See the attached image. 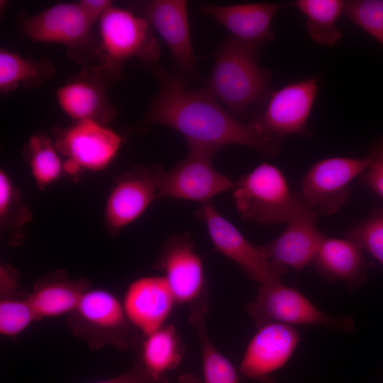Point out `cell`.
<instances>
[{
	"label": "cell",
	"mask_w": 383,
	"mask_h": 383,
	"mask_svg": "<svg viewBox=\"0 0 383 383\" xmlns=\"http://www.w3.org/2000/svg\"><path fill=\"white\" fill-rule=\"evenodd\" d=\"M122 304L129 323L146 336L165 326L177 302L163 276H146L129 284Z\"/></svg>",
	"instance_id": "obj_19"
},
{
	"label": "cell",
	"mask_w": 383,
	"mask_h": 383,
	"mask_svg": "<svg viewBox=\"0 0 383 383\" xmlns=\"http://www.w3.org/2000/svg\"><path fill=\"white\" fill-rule=\"evenodd\" d=\"M78 4L94 23L113 6L110 0H82Z\"/></svg>",
	"instance_id": "obj_34"
},
{
	"label": "cell",
	"mask_w": 383,
	"mask_h": 383,
	"mask_svg": "<svg viewBox=\"0 0 383 383\" xmlns=\"http://www.w3.org/2000/svg\"><path fill=\"white\" fill-rule=\"evenodd\" d=\"M31 220L30 209L9 174L0 172V226L8 242L18 245L24 238V227Z\"/></svg>",
	"instance_id": "obj_27"
},
{
	"label": "cell",
	"mask_w": 383,
	"mask_h": 383,
	"mask_svg": "<svg viewBox=\"0 0 383 383\" xmlns=\"http://www.w3.org/2000/svg\"><path fill=\"white\" fill-rule=\"evenodd\" d=\"M213 156L189 150L173 168L163 172L160 198L184 199L201 204L232 190L235 183L212 165Z\"/></svg>",
	"instance_id": "obj_11"
},
{
	"label": "cell",
	"mask_w": 383,
	"mask_h": 383,
	"mask_svg": "<svg viewBox=\"0 0 383 383\" xmlns=\"http://www.w3.org/2000/svg\"><path fill=\"white\" fill-rule=\"evenodd\" d=\"M74 313L78 322L76 330L86 338L96 339V342L100 337L104 343L111 340L122 348L132 343L131 324L123 304L112 293L101 289H88Z\"/></svg>",
	"instance_id": "obj_16"
},
{
	"label": "cell",
	"mask_w": 383,
	"mask_h": 383,
	"mask_svg": "<svg viewBox=\"0 0 383 383\" xmlns=\"http://www.w3.org/2000/svg\"><path fill=\"white\" fill-rule=\"evenodd\" d=\"M232 190L240 217L261 224L287 223L304 203L300 194L291 191L282 172L267 162L243 175Z\"/></svg>",
	"instance_id": "obj_4"
},
{
	"label": "cell",
	"mask_w": 383,
	"mask_h": 383,
	"mask_svg": "<svg viewBox=\"0 0 383 383\" xmlns=\"http://www.w3.org/2000/svg\"><path fill=\"white\" fill-rule=\"evenodd\" d=\"M157 82L140 127L161 125L185 138L189 150L213 156L224 146L238 145L276 156L279 140L265 134L251 120L238 121L203 89H191L184 78L155 65L147 66Z\"/></svg>",
	"instance_id": "obj_1"
},
{
	"label": "cell",
	"mask_w": 383,
	"mask_h": 383,
	"mask_svg": "<svg viewBox=\"0 0 383 383\" xmlns=\"http://www.w3.org/2000/svg\"><path fill=\"white\" fill-rule=\"evenodd\" d=\"M60 155L65 157L63 172L76 177L83 171H101L116 157L121 137L106 125L91 121H76L57 130L53 138Z\"/></svg>",
	"instance_id": "obj_7"
},
{
	"label": "cell",
	"mask_w": 383,
	"mask_h": 383,
	"mask_svg": "<svg viewBox=\"0 0 383 383\" xmlns=\"http://www.w3.org/2000/svg\"><path fill=\"white\" fill-rule=\"evenodd\" d=\"M247 311L257 328L268 323L287 325L323 326L346 333L355 330V322L348 315H328L298 290L277 279L260 285L255 299Z\"/></svg>",
	"instance_id": "obj_5"
},
{
	"label": "cell",
	"mask_w": 383,
	"mask_h": 383,
	"mask_svg": "<svg viewBox=\"0 0 383 383\" xmlns=\"http://www.w3.org/2000/svg\"><path fill=\"white\" fill-rule=\"evenodd\" d=\"M163 172L156 164L135 165L116 177L104 208L105 226L111 235L116 236L160 198Z\"/></svg>",
	"instance_id": "obj_9"
},
{
	"label": "cell",
	"mask_w": 383,
	"mask_h": 383,
	"mask_svg": "<svg viewBox=\"0 0 383 383\" xmlns=\"http://www.w3.org/2000/svg\"><path fill=\"white\" fill-rule=\"evenodd\" d=\"M37 316L28 299L3 298L0 301V333L13 337L18 335Z\"/></svg>",
	"instance_id": "obj_31"
},
{
	"label": "cell",
	"mask_w": 383,
	"mask_h": 383,
	"mask_svg": "<svg viewBox=\"0 0 383 383\" xmlns=\"http://www.w3.org/2000/svg\"><path fill=\"white\" fill-rule=\"evenodd\" d=\"M167 45L175 65L183 74L196 77L194 54L187 13L184 0H152L133 4Z\"/></svg>",
	"instance_id": "obj_14"
},
{
	"label": "cell",
	"mask_w": 383,
	"mask_h": 383,
	"mask_svg": "<svg viewBox=\"0 0 383 383\" xmlns=\"http://www.w3.org/2000/svg\"><path fill=\"white\" fill-rule=\"evenodd\" d=\"M97 65L111 83L121 76L124 62L132 57L152 65L160 56V44L148 21L122 8H109L99 19Z\"/></svg>",
	"instance_id": "obj_3"
},
{
	"label": "cell",
	"mask_w": 383,
	"mask_h": 383,
	"mask_svg": "<svg viewBox=\"0 0 383 383\" xmlns=\"http://www.w3.org/2000/svg\"><path fill=\"white\" fill-rule=\"evenodd\" d=\"M259 49L227 37L202 88L235 117L262 108L272 93L271 72L260 66Z\"/></svg>",
	"instance_id": "obj_2"
},
{
	"label": "cell",
	"mask_w": 383,
	"mask_h": 383,
	"mask_svg": "<svg viewBox=\"0 0 383 383\" xmlns=\"http://www.w3.org/2000/svg\"><path fill=\"white\" fill-rule=\"evenodd\" d=\"M94 383H167V379L154 377L138 359L134 366L118 376Z\"/></svg>",
	"instance_id": "obj_33"
},
{
	"label": "cell",
	"mask_w": 383,
	"mask_h": 383,
	"mask_svg": "<svg viewBox=\"0 0 383 383\" xmlns=\"http://www.w3.org/2000/svg\"><path fill=\"white\" fill-rule=\"evenodd\" d=\"M318 87L313 78L272 91L263 111L252 118L267 135L279 140L289 135H309L307 121Z\"/></svg>",
	"instance_id": "obj_10"
},
{
	"label": "cell",
	"mask_w": 383,
	"mask_h": 383,
	"mask_svg": "<svg viewBox=\"0 0 383 383\" xmlns=\"http://www.w3.org/2000/svg\"><path fill=\"white\" fill-rule=\"evenodd\" d=\"M343 13L383 45V0L345 1Z\"/></svg>",
	"instance_id": "obj_30"
},
{
	"label": "cell",
	"mask_w": 383,
	"mask_h": 383,
	"mask_svg": "<svg viewBox=\"0 0 383 383\" xmlns=\"http://www.w3.org/2000/svg\"><path fill=\"white\" fill-rule=\"evenodd\" d=\"M368 156L371 163L360 176V182L383 199V136L371 145Z\"/></svg>",
	"instance_id": "obj_32"
},
{
	"label": "cell",
	"mask_w": 383,
	"mask_h": 383,
	"mask_svg": "<svg viewBox=\"0 0 383 383\" xmlns=\"http://www.w3.org/2000/svg\"><path fill=\"white\" fill-rule=\"evenodd\" d=\"M369 156L328 157L315 162L304 175L299 194L318 213H335L349 197L350 183L370 167Z\"/></svg>",
	"instance_id": "obj_8"
},
{
	"label": "cell",
	"mask_w": 383,
	"mask_h": 383,
	"mask_svg": "<svg viewBox=\"0 0 383 383\" xmlns=\"http://www.w3.org/2000/svg\"><path fill=\"white\" fill-rule=\"evenodd\" d=\"M109 84L98 66L87 65L57 89L59 106L75 121L91 120L107 126L116 116L106 93Z\"/></svg>",
	"instance_id": "obj_17"
},
{
	"label": "cell",
	"mask_w": 383,
	"mask_h": 383,
	"mask_svg": "<svg viewBox=\"0 0 383 383\" xmlns=\"http://www.w3.org/2000/svg\"><path fill=\"white\" fill-rule=\"evenodd\" d=\"M318 213L304 201L297 213L274 240L262 245L275 275L288 269L296 272L313 262L325 235L316 227Z\"/></svg>",
	"instance_id": "obj_12"
},
{
	"label": "cell",
	"mask_w": 383,
	"mask_h": 383,
	"mask_svg": "<svg viewBox=\"0 0 383 383\" xmlns=\"http://www.w3.org/2000/svg\"><path fill=\"white\" fill-rule=\"evenodd\" d=\"M55 72V65L48 58L26 59L4 48L0 50V91L3 94L19 87H38Z\"/></svg>",
	"instance_id": "obj_24"
},
{
	"label": "cell",
	"mask_w": 383,
	"mask_h": 383,
	"mask_svg": "<svg viewBox=\"0 0 383 383\" xmlns=\"http://www.w3.org/2000/svg\"><path fill=\"white\" fill-rule=\"evenodd\" d=\"M383 266V207L372 209L369 215L344 233Z\"/></svg>",
	"instance_id": "obj_29"
},
{
	"label": "cell",
	"mask_w": 383,
	"mask_h": 383,
	"mask_svg": "<svg viewBox=\"0 0 383 383\" xmlns=\"http://www.w3.org/2000/svg\"><path fill=\"white\" fill-rule=\"evenodd\" d=\"M196 216L205 224L214 248L235 262L251 279L260 285L280 279L272 270L262 245L248 241L211 201L201 204Z\"/></svg>",
	"instance_id": "obj_13"
},
{
	"label": "cell",
	"mask_w": 383,
	"mask_h": 383,
	"mask_svg": "<svg viewBox=\"0 0 383 383\" xmlns=\"http://www.w3.org/2000/svg\"><path fill=\"white\" fill-rule=\"evenodd\" d=\"M177 383H202L195 375L189 373L182 374Z\"/></svg>",
	"instance_id": "obj_36"
},
{
	"label": "cell",
	"mask_w": 383,
	"mask_h": 383,
	"mask_svg": "<svg viewBox=\"0 0 383 383\" xmlns=\"http://www.w3.org/2000/svg\"><path fill=\"white\" fill-rule=\"evenodd\" d=\"M24 156L37 187L43 190L57 181L63 172V162L53 138L44 133L31 135Z\"/></svg>",
	"instance_id": "obj_28"
},
{
	"label": "cell",
	"mask_w": 383,
	"mask_h": 383,
	"mask_svg": "<svg viewBox=\"0 0 383 383\" xmlns=\"http://www.w3.org/2000/svg\"><path fill=\"white\" fill-rule=\"evenodd\" d=\"M208 309L203 306L191 309L189 321L195 329L201 347L203 383H239L233 365L212 343L208 335L206 316Z\"/></svg>",
	"instance_id": "obj_25"
},
{
	"label": "cell",
	"mask_w": 383,
	"mask_h": 383,
	"mask_svg": "<svg viewBox=\"0 0 383 383\" xmlns=\"http://www.w3.org/2000/svg\"><path fill=\"white\" fill-rule=\"evenodd\" d=\"M364 252L350 239L325 235L313 262L325 279L341 282L353 292L362 287L367 279L368 262Z\"/></svg>",
	"instance_id": "obj_21"
},
{
	"label": "cell",
	"mask_w": 383,
	"mask_h": 383,
	"mask_svg": "<svg viewBox=\"0 0 383 383\" xmlns=\"http://www.w3.org/2000/svg\"><path fill=\"white\" fill-rule=\"evenodd\" d=\"M294 4L306 16V30L314 43L333 46L340 41L342 33L336 21L343 13L345 1L298 0Z\"/></svg>",
	"instance_id": "obj_26"
},
{
	"label": "cell",
	"mask_w": 383,
	"mask_h": 383,
	"mask_svg": "<svg viewBox=\"0 0 383 383\" xmlns=\"http://www.w3.org/2000/svg\"><path fill=\"white\" fill-rule=\"evenodd\" d=\"M88 284L84 279H69L55 272L39 282L27 299L37 318H51L74 312Z\"/></svg>",
	"instance_id": "obj_22"
},
{
	"label": "cell",
	"mask_w": 383,
	"mask_h": 383,
	"mask_svg": "<svg viewBox=\"0 0 383 383\" xmlns=\"http://www.w3.org/2000/svg\"><path fill=\"white\" fill-rule=\"evenodd\" d=\"M0 274L1 294L13 292L17 284L16 272L9 265H1Z\"/></svg>",
	"instance_id": "obj_35"
},
{
	"label": "cell",
	"mask_w": 383,
	"mask_h": 383,
	"mask_svg": "<svg viewBox=\"0 0 383 383\" xmlns=\"http://www.w3.org/2000/svg\"><path fill=\"white\" fill-rule=\"evenodd\" d=\"M300 341L292 326L268 323L257 328L242 358L240 371L247 378L266 382L285 365Z\"/></svg>",
	"instance_id": "obj_18"
},
{
	"label": "cell",
	"mask_w": 383,
	"mask_h": 383,
	"mask_svg": "<svg viewBox=\"0 0 383 383\" xmlns=\"http://www.w3.org/2000/svg\"><path fill=\"white\" fill-rule=\"evenodd\" d=\"M94 23L78 3H60L26 19L22 27L32 40L63 45L72 59L86 62L98 59Z\"/></svg>",
	"instance_id": "obj_6"
},
{
	"label": "cell",
	"mask_w": 383,
	"mask_h": 383,
	"mask_svg": "<svg viewBox=\"0 0 383 383\" xmlns=\"http://www.w3.org/2000/svg\"><path fill=\"white\" fill-rule=\"evenodd\" d=\"M282 4L250 3L231 5H204L201 13L223 26L235 39L260 48L273 40L272 21Z\"/></svg>",
	"instance_id": "obj_20"
},
{
	"label": "cell",
	"mask_w": 383,
	"mask_h": 383,
	"mask_svg": "<svg viewBox=\"0 0 383 383\" xmlns=\"http://www.w3.org/2000/svg\"><path fill=\"white\" fill-rule=\"evenodd\" d=\"M145 337L138 359L154 377L165 380V374L175 369L184 355L177 329L167 325Z\"/></svg>",
	"instance_id": "obj_23"
},
{
	"label": "cell",
	"mask_w": 383,
	"mask_h": 383,
	"mask_svg": "<svg viewBox=\"0 0 383 383\" xmlns=\"http://www.w3.org/2000/svg\"><path fill=\"white\" fill-rule=\"evenodd\" d=\"M156 267L163 272L177 304L192 303L208 288L203 261L187 234L168 238Z\"/></svg>",
	"instance_id": "obj_15"
}]
</instances>
